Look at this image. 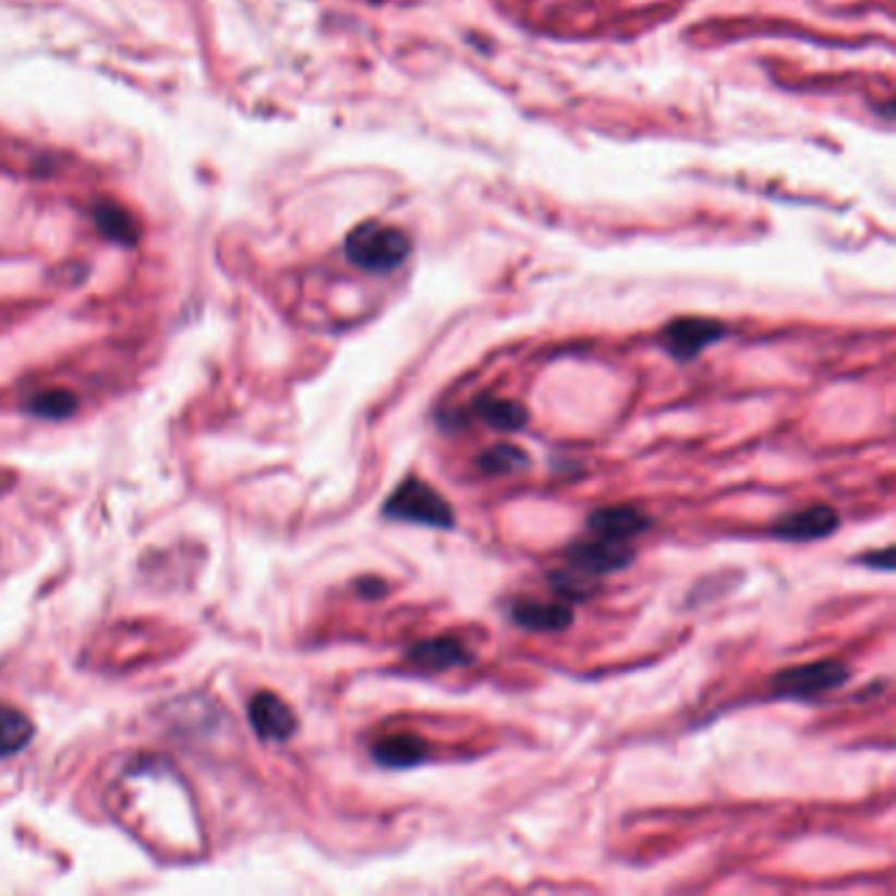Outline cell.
<instances>
[{
	"instance_id": "1",
	"label": "cell",
	"mask_w": 896,
	"mask_h": 896,
	"mask_svg": "<svg viewBox=\"0 0 896 896\" xmlns=\"http://www.w3.org/2000/svg\"><path fill=\"white\" fill-rule=\"evenodd\" d=\"M413 251L411 237L400 227H389L382 221H363L344 240L348 261L363 271L392 274L408 261Z\"/></svg>"
},
{
	"instance_id": "2",
	"label": "cell",
	"mask_w": 896,
	"mask_h": 896,
	"mask_svg": "<svg viewBox=\"0 0 896 896\" xmlns=\"http://www.w3.org/2000/svg\"><path fill=\"white\" fill-rule=\"evenodd\" d=\"M382 516L387 521L415 523V526L439 531H452L458 523L456 510L447 503V497H441V492L419 476H408L405 482L397 484V489L384 503Z\"/></svg>"
},
{
	"instance_id": "3",
	"label": "cell",
	"mask_w": 896,
	"mask_h": 896,
	"mask_svg": "<svg viewBox=\"0 0 896 896\" xmlns=\"http://www.w3.org/2000/svg\"><path fill=\"white\" fill-rule=\"evenodd\" d=\"M849 678H852V674H849V668L844 663L815 661L778 670L767 681V689H771L773 697H780V700H815V697L841 689Z\"/></svg>"
},
{
	"instance_id": "4",
	"label": "cell",
	"mask_w": 896,
	"mask_h": 896,
	"mask_svg": "<svg viewBox=\"0 0 896 896\" xmlns=\"http://www.w3.org/2000/svg\"><path fill=\"white\" fill-rule=\"evenodd\" d=\"M726 335V324L715 322V318L683 316L665 326L661 331V344L670 358L687 363L700 358L707 348H713V344H718Z\"/></svg>"
},
{
	"instance_id": "5",
	"label": "cell",
	"mask_w": 896,
	"mask_h": 896,
	"mask_svg": "<svg viewBox=\"0 0 896 896\" xmlns=\"http://www.w3.org/2000/svg\"><path fill=\"white\" fill-rule=\"evenodd\" d=\"M637 553L629 542H607V540H581L573 542L571 547L562 553L568 568L586 576H610L629 568Z\"/></svg>"
},
{
	"instance_id": "6",
	"label": "cell",
	"mask_w": 896,
	"mask_h": 896,
	"mask_svg": "<svg viewBox=\"0 0 896 896\" xmlns=\"http://www.w3.org/2000/svg\"><path fill=\"white\" fill-rule=\"evenodd\" d=\"M405 657L415 670L424 674H447V670L469 668L473 663V652L456 637L421 639L408 646Z\"/></svg>"
},
{
	"instance_id": "7",
	"label": "cell",
	"mask_w": 896,
	"mask_h": 896,
	"mask_svg": "<svg viewBox=\"0 0 896 896\" xmlns=\"http://www.w3.org/2000/svg\"><path fill=\"white\" fill-rule=\"evenodd\" d=\"M838 526H841V518L831 505H810V508L778 518L771 534L784 542H818L834 534Z\"/></svg>"
},
{
	"instance_id": "8",
	"label": "cell",
	"mask_w": 896,
	"mask_h": 896,
	"mask_svg": "<svg viewBox=\"0 0 896 896\" xmlns=\"http://www.w3.org/2000/svg\"><path fill=\"white\" fill-rule=\"evenodd\" d=\"M247 718L258 739L287 741L298 731V715L274 691H258L247 705Z\"/></svg>"
},
{
	"instance_id": "9",
	"label": "cell",
	"mask_w": 896,
	"mask_h": 896,
	"mask_svg": "<svg viewBox=\"0 0 896 896\" xmlns=\"http://www.w3.org/2000/svg\"><path fill=\"white\" fill-rule=\"evenodd\" d=\"M652 526V518L631 505H610V508L592 510L586 518V531L597 540L631 542Z\"/></svg>"
},
{
	"instance_id": "10",
	"label": "cell",
	"mask_w": 896,
	"mask_h": 896,
	"mask_svg": "<svg viewBox=\"0 0 896 896\" xmlns=\"http://www.w3.org/2000/svg\"><path fill=\"white\" fill-rule=\"evenodd\" d=\"M510 623L531 633H560L571 629V603H540V600H516L508 610Z\"/></svg>"
},
{
	"instance_id": "11",
	"label": "cell",
	"mask_w": 896,
	"mask_h": 896,
	"mask_svg": "<svg viewBox=\"0 0 896 896\" xmlns=\"http://www.w3.org/2000/svg\"><path fill=\"white\" fill-rule=\"evenodd\" d=\"M371 754L382 767L389 771H408V767H419L428 760V744L419 734H392L384 736L371 747Z\"/></svg>"
},
{
	"instance_id": "12",
	"label": "cell",
	"mask_w": 896,
	"mask_h": 896,
	"mask_svg": "<svg viewBox=\"0 0 896 896\" xmlns=\"http://www.w3.org/2000/svg\"><path fill=\"white\" fill-rule=\"evenodd\" d=\"M473 415L482 419L495 432H521L529 424V411L523 402L508 400V397L482 395L473 402Z\"/></svg>"
},
{
	"instance_id": "13",
	"label": "cell",
	"mask_w": 896,
	"mask_h": 896,
	"mask_svg": "<svg viewBox=\"0 0 896 896\" xmlns=\"http://www.w3.org/2000/svg\"><path fill=\"white\" fill-rule=\"evenodd\" d=\"M35 739V723L22 710L0 705V758H14Z\"/></svg>"
},
{
	"instance_id": "14",
	"label": "cell",
	"mask_w": 896,
	"mask_h": 896,
	"mask_svg": "<svg viewBox=\"0 0 896 896\" xmlns=\"http://www.w3.org/2000/svg\"><path fill=\"white\" fill-rule=\"evenodd\" d=\"M476 469L486 473V476H505V473H521L531 469V458L526 450L510 441H497V445L486 447L479 452Z\"/></svg>"
},
{
	"instance_id": "15",
	"label": "cell",
	"mask_w": 896,
	"mask_h": 896,
	"mask_svg": "<svg viewBox=\"0 0 896 896\" xmlns=\"http://www.w3.org/2000/svg\"><path fill=\"white\" fill-rule=\"evenodd\" d=\"M549 586L558 592V597L562 603H584V600L594 597L600 592V584L594 581V576H586L576 568H562V571H549L547 573Z\"/></svg>"
},
{
	"instance_id": "16",
	"label": "cell",
	"mask_w": 896,
	"mask_h": 896,
	"mask_svg": "<svg viewBox=\"0 0 896 896\" xmlns=\"http://www.w3.org/2000/svg\"><path fill=\"white\" fill-rule=\"evenodd\" d=\"M80 408V400L76 395L69 392V389H48V392H37L27 402V411L37 419H48V421H61L69 419V415L76 413Z\"/></svg>"
},
{
	"instance_id": "17",
	"label": "cell",
	"mask_w": 896,
	"mask_h": 896,
	"mask_svg": "<svg viewBox=\"0 0 896 896\" xmlns=\"http://www.w3.org/2000/svg\"><path fill=\"white\" fill-rule=\"evenodd\" d=\"M355 592L361 594L363 600H371V603H376V600L387 597L389 584L384 579H376V576H363V579L355 581Z\"/></svg>"
},
{
	"instance_id": "18",
	"label": "cell",
	"mask_w": 896,
	"mask_h": 896,
	"mask_svg": "<svg viewBox=\"0 0 896 896\" xmlns=\"http://www.w3.org/2000/svg\"><path fill=\"white\" fill-rule=\"evenodd\" d=\"M857 562L865 568H873V571H894V547H883L881 553H865L857 558Z\"/></svg>"
}]
</instances>
